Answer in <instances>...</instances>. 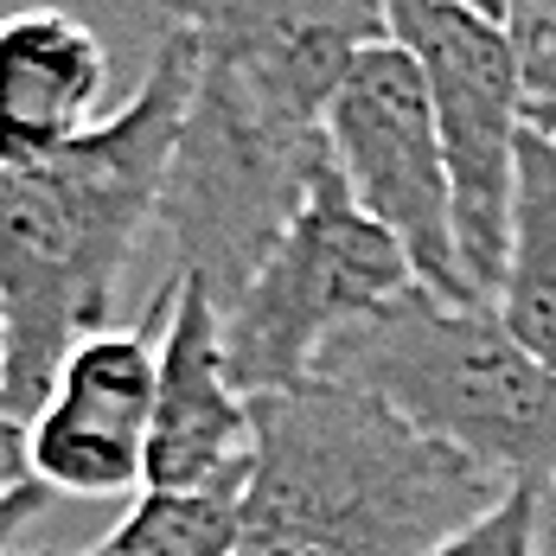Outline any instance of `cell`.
<instances>
[{
  "mask_svg": "<svg viewBox=\"0 0 556 556\" xmlns=\"http://www.w3.org/2000/svg\"><path fill=\"white\" fill-rule=\"evenodd\" d=\"M199 39L161 26L135 97L39 167H0V307H7V409L20 429L46 409L64 358L110 327L122 269L161 192L199 84Z\"/></svg>",
  "mask_w": 556,
  "mask_h": 556,
  "instance_id": "cell-1",
  "label": "cell"
},
{
  "mask_svg": "<svg viewBox=\"0 0 556 556\" xmlns=\"http://www.w3.org/2000/svg\"><path fill=\"white\" fill-rule=\"evenodd\" d=\"M256 467L237 556H429L505 500V480L333 378L250 396Z\"/></svg>",
  "mask_w": 556,
  "mask_h": 556,
  "instance_id": "cell-2",
  "label": "cell"
},
{
  "mask_svg": "<svg viewBox=\"0 0 556 556\" xmlns=\"http://www.w3.org/2000/svg\"><path fill=\"white\" fill-rule=\"evenodd\" d=\"M314 378L378 396L493 480L556 500V371L505 333L493 307H454L416 288L327 339Z\"/></svg>",
  "mask_w": 556,
  "mask_h": 556,
  "instance_id": "cell-3",
  "label": "cell"
},
{
  "mask_svg": "<svg viewBox=\"0 0 556 556\" xmlns=\"http://www.w3.org/2000/svg\"><path fill=\"white\" fill-rule=\"evenodd\" d=\"M327 167H333L327 122L288 110L243 71L199 64L192 110L161 192L173 276L205 281V294L224 314L276 256V243L301 218Z\"/></svg>",
  "mask_w": 556,
  "mask_h": 556,
  "instance_id": "cell-4",
  "label": "cell"
},
{
  "mask_svg": "<svg viewBox=\"0 0 556 556\" xmlns=\"http://www.w3.org/2000/svg\"><path fill=\"white\" fill-rule=\"evenodd\" d=\"M422 288L409 250L390 237L358 199L345 192L339 167L320 173L314 199L288 224L276 256L256 281L224 307V358L243 396L294 390L314 378L327 339L352 320H371Z\"/></svg>",
  "mask_w": 556,
  "mask_h": 556,
  "instance_id": "cell-5",
  "label": "cell"
},
{
  "mask_svg": "<svg viewBox=\"0 0 556 556\" xmlns=\"http://www.w3.org/2000/svg\"><path fill=\"white\" fill-rule=\"evenodd\" d=\"M390 39L422 64L435 128L454 186V243L460 276L480 307H493L511 256L518 154H525V90L505 20L447 0H390Z\"/></svg>",
  "mask_w": 556,
  "mask_h": 556,
  "instance_id": "cell-6",
  "label": "cell"
},
{
  "mask_svg": "<svg viewBox=\"0 0 556 556\" xmlns=\"http://www.w3.org/2000/svg\"><path fill=\"white\" fill-rule=\"evenodd\" d=\"M327 141H333V167L345 192L409 250L422 288L454 307H480L460 276L454 186H447L435 103H429L422 64L396 39L358 52V64L345 71V84L327 103Z\"/></svg>",
  "mask_w": 556,
  "mask_h": 556,
  "instance_id": "cell-7",
  "label": "cell"
},
{
  "mask_svg": "<svg viewBox=\"0 0 556 556\" xmlns=\"http://www.w3.org/2000/svg\"><path fill=\"white\" fill-rule=\"evenodd\" d=\"M161 13L199 39L205 64L243 71L314 122L358 52L390 39V0H161Z\"/></svg>",
  "mask_w": 556,
  "mask_h": 556,
  "instance_id": "cell-8",
  "label": "cell"
},
{
  "mask_svg": "<svg viewBox=\"0 0 556 556\" xmlns=\"http://www.w3.org/2000/svg\"><path fill=\"white\" fill-rule=\"evenodd\" d=\"M256 467V416L224 358V314L205 281L179 276L161 339V396L148 429V493H199Z\"/></svg>",
  "mask_w": 556,
  "mask_h": 556,
  "instance_id": "cell-9",
  "label": "cell"
},
{
  "mask_svg": "<svg viewBox=\"0 0 556 556\" xmlns=\"http://www.w3.org/2000/svg\"><path fill=\"white\" fill-rule=\"evenodd\" d=\"M110 52L64 7L0 20V167H39L103 122Z\"/></svg>",
  "mask_w": 556,
  "mask_h": 556,
  "instance_id": "cell-10",
  "label": "cell"
},
{
  "mask_svg": "<svg viewBox=\"0 0 556 556\" xmlns=\"http://www.w3.org/2000/svg\"><path fill=\"white\" fill-rule=\"evenodd\" d=\"M173 294L179 276H167V288L148 301V314L135 327H103L90 333L58 371L52 396L33 422H52L71 435H97V442H128L148 447L154 429V396H161V327L173 320Z\"/></svg>",
  "mask_w": 556,
  "mask_h": 556,
  "instance_id": "cell-11",
  "label": "cell"
},
{
  "mask_svg": "<svg viewBox=\"0 0 556 556\" xmlns=\"http://www.w3.org/2000/svg\"><path fill=\"white\" fill-rule=\"evenodd\" d=\"M493 314L538 365L556 371V141L531 135V128H525V154H518L511 256H505Z\"/></svg>",
  "mask_w": 556,
  "mask_h": 556,
  "instance_id": "cell-12",
  "label": "cell"
},
{
  "mask_svg": "<svg viewBox=\"0 0 556 556\" xmlns=\"http://www.w3.org/2000/svg\"><path fill=\"white\" fill-rule=\"evenodd\" d=\"M243 486L250 473L199 486V493H135V505L115 518V531H103L77 556H237Z\"/></svg>",
  "mask_w": 556,
  "mask_h": 556,
  "instance_id": "cell-13",
  "label": "cell"
},
{
  "mask_svg": "<svg viewBox=\"0 0 556 556\" xmlns=\"http://www.w3.org/2000/svg\"><path fill=\"white\" fill-rule=\"evenodd\" d=\"M505 33H511V52H518L525 128L556 141V0H511Z\"/></svg>",
  "mask_w": 556,
  "mask_h": 556,
  "instance_id": "cell-14",
  "label": "cell"
},
{
  "mask_svg": "<svg viewBox=\"0 0 556 556\" xmlns=\"http://www.w3.org/2000/svg\"><path fill=\"white\" fill-rule=\"evenodd\" d=\"M538 518H544V493L538 486H505V500L493 511L460 525L429 556H538Z\"/></svg>",
  "mask_w": 556,
  "mask_h": 556,
  "instance_id": "cell-15",
  "label": "cell"
},
{
  "mask_svg": "<svg viewBox=\"0 0 556 556\" xmlns=\"http://www.w3.org/2000/svg\"><path fill=\"white\" fill-rule=\"evenodd\" d=\"M26 473V429L7 409V307H0V486H20Z\"/></svg>",
  "mask_w": 556,
  "mask_h": 556,
  "instance_id": "cell-16",
  "label": "cell"
},
{
  "mask_svg": "<svg viewBox=\"0 0 556 556\" xmlns=\"http://www.w3.org/2000/svg\"><path fill=\"white\" fill-rule=\"evenodd\" d=\"M52 505V493L39 480H20V486H0V556H13V538Z\"/></svg>",
  "mask_w": 556,
  "mask_h": 556,
  "instance_id": "cell-17",
  "label": "cell"
},
{
  "mask_svg": "<svg viewBox=\"0 0 556 556\" xmlns=\"http://www.w3.org/2000/svg\"><path fill=\"white\" fill-rule=\"evenodd\" d=\"M447 7H473V13H486V20H505V13H511V0H447Z\"/></svg>",
  "mask_w": 556,
  "mask_h": 556,
  "instance_id": "cell-18",
  "label": "cell"
}]
</instances>
